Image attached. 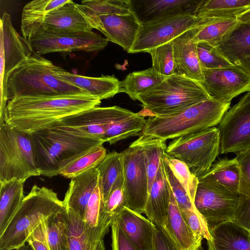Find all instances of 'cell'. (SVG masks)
Masks as SVG:
<instances>
[{"label":"cell","mask_w":250,"mask_h":250,"mask_svg":"<svg viewBox=\"0 0 250 250\" xmlns=\"http://www.w3.org/2000/svg\"><path fill=\"white\" fill-rule=\"evenodd\" d=\"M65 210L63 201L52 189L33 186L0 236V250H19L43 221Z\"/></svg>","instance_id":"277c9868"},{"label":"cell","mask_w":250,"mask_h":250,"mask_svg":"<svg viewBox=\"0 0 250 250\" xmlns=\"http://www.w3.org/2000/svg\"><path fill=\"white\" fill-rule=\"evenodd\" d=\"M55 66L34 53L9 74L8 100L18 97L92 96L57 76Z\"/></svg>","instance_id":"3957f363"},{"label":"cell","mask_w":250,"mask_h":250,"mask_svg":"<svg viewBox=\"0 0 250 250\" xmlns=\"http://www.w3.org/2000/svg\"><path fill=\"white\" fill-rule=\"evenodd\" d=\"M101 103V100L92 96L15 98L7 102L4 122L31 134Z\"/></svg>","instance_id":"6da1fadb"},{"label":"cell","mask_w":250,"mask_h":250,"mask_svg":"<svg viewBox=\"0 0 250 250\" xmlns=\"http://www.w3.org/2000/svg\"><path fill=\"white\" fill-rule=\"evenodd\" d=\"M220 151V132L214 126L173 139L166 152L184 162L198 179L209 170Z\"/></svg>","instance_id":"ba28073f"},{"label":"cell","mask_w":250,"mask_h":250,"mask_svg":"<svg viewBox=\"0 0 250 250\" xmlns=\"http://www.w3.org/2000/svg\"><path fill=\"white\" fill-rule=\"evenodd\" d=\"M197 51L202 68L214 69L233 65L220 53L216 46L208 42H198Z\"/></svg>","instance_id":"f6af8a7d"},{"label":"cell","mask_w":250,"mask_h":250,"mask_svg":"<svg viewBox=\"0 0 250 250\" xmlns=\"http://www.w3.org/2000/svg\"><path fill=\"white\" fill-rule=\"evenodd\" d=\"M118 218L124 233L138 250H153L154 224L127 207Z\"/></svg>","instance_id":"7402d4cb"},{"label":"cell","mask_w":250,"mask_h":250,"mask_svg":"<svg viewBox=\"0 0 250 250\" xmlns=\"http://www.w3.org/2000/svg\"><path fill=\"white\" fill-rule=\"evenodd\" d=\"M65 210L53 214L45 219L50 250H68Z\"/></svg>","instance_id":"b9f144b4"},{"label":"cell","mask_w":250,"mask_h":250,"mask_svg":"<svg viewBox=\"0 0 250 250\" xmlns=\"http://www.w3.org/2000/svg\"><path fill=\"white\" fill-rule=\"evenodd\" d=\"M93 250H106L103 239L98 241L95 245Z\"/></svg>","instance_id":"11a10c76"},{"label":"cell","mask_w":250,"mask_h":250,"mask_svg":"<svg viewBox=\"0 0 250 250\" xmlns=\"http://www.w3.org/2000/svg\"><path fill=\"white\" fill-rule=\"evenodd\" d=\"M230 104L209 98L173 115L150 117L141 134L166 141L199 132L218 125Z\"/></svg>","instance_id":"5b68a950"},{"label":"cell","mask_w":250,"mask_h":250,"mask_svg":"<svg viewBox=\"0 0 250 250\" xmlns=\"http://www.w3.org/2000/svg\"><path fill=\"white\" fill-rule=\"evenodd\" d=\"M133 113L116 105L109 107L98 106L67 117L60 123L77 128L104 142L105 133L113 123Z\"/></svg>","instance_id":"2e32d148"},{"label":"cell","mask_w":250,"mask_h":250,"mask_svg":"<svg viewBox=\"0 0 250 250\" xmlns=\"http://www.w3.org/2000/svg\"><path fill=\"white\" fill-rule=\"evenodd\" d=\"M154 225L153 250H181L164 228Z\"/></svg>","instance_id":"f907efd6"},{"label":"cell","mask_w":250,"mask_h":250,"mask_svg":"<svg viewBox=\"0 0 250 250\" xmlns=\"http://www.w3.org/2000/svg\"><path fill=\"white\" fill-rule=\"evenodd\" d=\"M69 0H34L27 3L23 8L21 32L28 40L41 32L46 14L51 10L66 3Z\"/></svg>","instance_id":"f1b7e54d"},{"label":"cell","mask_w":250,"mask_h":250,"mask_svg":"<svg viewBox=\"0 0 250 250\" xmlns=\"http://www.w3.org/2000/svg\"><path fill=\"white\" fill-rule=\"evenodd\" d=\"M164 228L181 250H196L201 245L202 240L197 237L187 224L171 188L167 221Z\"/></svg>","instance_id":"83f0119b"},{"label":"cell","mask_w":250,"mask_h":250,"mask_svg":"<svg viewBox=\"0 0 250 250\" xmlns=\"http://www.w3.org/2000/svg\"><path fill=\"white\" fill-rule=\"evenodd\" d=\"M164 161L167 177L180 210L196 209L187 192L174 175L167 163L164 159Z\"/></svg>","instance_id":"bcb514c9"},{"label":"cell","mask_w":250,"mask_h":250,"mask_svg":"<svg viewBox=\"0 0 250 250\" xmlns=\"http://www.w3.org/2000/svg\"><path fill=\"white\" fill-rule=\"evenodd\" d=\"M152 59V67L158 73L169 77L175 74L172 41L148 50Z\"/></svg>","instance_id":"ee69618b"},{"label":"cell","mask_w":250,"mask_h":250,"mask_svg":"<svg viewBox=\"0 0 250 250\" xmlns=\"http://www.w3.org/2000/svg\"><path fill=\"white\" fill-rule=\"evenodd\" d=\"M107 154L103 145L96 146L67 166L60 175L67 178L77 176L86 171L96 167Z\"/></svg>","instance_id":"60d3db41"},{"label":"cell","mask_w":250,"mask_h":250,"mask_svg":"<svg viewBox=\"0 0 250 250\" xmlns=\"http://www.w3.org/2000/svg\"><path fill=\"white\" fill-rule=\"evenodd\" d=\"M28 41L34 53L39 55L55 52H97L108 43L106 38L93 31H44Z\"/></svg>","instance_id":"7c38bea8"},{"label":"cell","mask_w":250,"mask_h":250,"mask_svg":"<svg viewBox=\"0 0 250 250\" xmlns=\"http://www.w3.org/2000/svg\"><path fill=\"white\" fill-rule=\"evenodd\" d=\"M196 250H204V249L202 246V245H201Z\"/></svg>","instance_id":"6f0895ef"},{"label":"cell","mask_w":250,"mask_h":250,"mask_svg":"<svg viewBox=\"0 0 250 250\" xmlns=\"http://www.w3.org/2000/svg\"><path fill=\"white\" fill-rule=\"evenodd\" d=\"M99 172V183L104 201L111 192L124 187V171L122 153L113 151L96 167Z\"/></svg>","instance_id":"f546056e"},{"label":"cell","mask_w":250,"mask_h":250,"mask_svg":"<svg viewBox=\"0 0 250 250\" xmlns=\"http://www.w3.org/2000/svg\"><path fill=\"white\" fill-rule=\"evenodd\" d=\"M40 175L31 134L6 123L0 126V182L13 179L25 182Z\"/></svg>","instance_id":"52a82bcc"},{"label":"cell","mask_w":250,"mask_h":250,"mask_svg":"<svg viewBox=\"0 0 250 250\" xmlns=\"http://www.w3.org/2000/svg\"><path fill=\"white\" fill-rule=\"evenodd\" d=\"M210 98L201 83L185 76L174 74L137 98L143 105L145 117L173 115Z\"/></svg>","instance_id":"8992f818"},{"label":"cell","mask_w":250,"mask_h":250,"mask_svg":"<svg viewBox=\"0 0 250 250\" xmlns=\"http://www.w3.org/2000/svg\"><path fill=\"white\" fill-rule=\"evenodd\" d=\"M31 134L39 171L49 178L60 175L67 166L104 143L60 122Z\"/></svg>","instance_id":"7a4b0ae2"},{"label":"cell","mask_w":250,"mask_h":250,"mask_svg":"<svg viewBox=\"0 0 250 250\" xmlns=\"http://www.w3.org/2000/svg\"><path fill=\"white\" fill-rule=\"evenodd\" d=\"M126 206L142 214L148 197V172L144 149L138 139L122 152Z\"/></svg>","instance_id":"8fae6325"},{"label":"cell","mask_w":250,"mask_h":250,"mask_svg":"<svg viewBox=\"0 0 250 250\" xmlns=\"http://www.w3.org/2000/svg\"><path fill=\"white\" fill-rule=\"evenodd\" d=\"M54 71L62 80L77 86L99 100L111 98L119 93L120 81L114 76L90 77L70 73L55 66Z\"/></svg>","instance_id":"d4e9b609"},{"label":"cell","mask_w":250,"mask_h":250,"mask_svg":"<svg viewBox=\"0 0 250 250\" xmlns=\"http://www.w3.org/2000/svg\"><path fill=\"white\" fill-rule=\"evenodd\" d=\"M250 9V0H204L195 16L199 18H237Z\"/></svg>","instance_id":"836d02e7"},{"label":"cell","mask_w":250,"mask_h":250,"mask_svg":"<svg viewBox=\"0 0 250 250\" xmlns=\"http://www.w3.org/2000/svg\"><path fill=\"white\" fill-rule=\"evenodd\" d=\"M138 140L144 149L146 158L149 192L157 175L161 159L166 151V141L144 135Z\"/></svg>","instance_id":"ab89813d"},{"label":"cell","mask_w":250,"mask_h":250,"mask_svg":"<svg viewBox=\"0 0 250 250\" xmlns=\"http://www.w3.org/2000/svg\"><path fill=\"white\" fill-rule=\"evenodd\" d=\"M98 182L99 172L96 167L72 178L63 200L65 209L83 218L88 201Z\"/></svg>","instance_id":"44dd1931"},{"label":"cell","mask_w":250,"mask_h":250,"mask_svg":"<svg viewBox=\"0 0 250 250\" xmlns=\"http://www.w3.org/2000/svg\"><path fill=\"white\" fill-rule=\"evenodd\" d=\"M24 183L16 179L0 182V236L25 197Z\"/></svg>","instance_id":"1f68e13d"},{"label":"cell","mask_w":250,"mask_h":250,"mask_svg":"<svg viewBox=\"0 0 250 250\" xmlns=\"http://www.w3.org/2000/svg\"><path fill=\"white\" fill-rule=\"evenodd\" d=\"M240 178L238 206L233 221L250 230V149L236 154Z\"/></svg>","instance_id":"4dcf8cb0"},{"label":"cell","mask_w":250,"mask_h":250,"mask_svg":"<svg viewBox=\"0 0 250 250\" xmlns=\"http://www.w3.org/2000/svg\"><path fill=\"white\" fill-rule=\"evenodd\" d=\"M239 22L237 18H212L200 27L193 40L197 43L204 42L216 46Z\"/></svg>","instance_id":"f35d334b"},{"label":"cell","mask_w":250,"mask_h":250,"mask_svg":"<svg viewBox=\"0 0 250 250\" xmlns=\"http://www.w3.org/2000/svg\"><path fill=\"white\" fill-rule=\"evenodd\" d=\"M212 19L185 14L141 22L135 41L128 53L146 52L172 41L191 29L207 23Z\"/></svg>","instance_id":"9c48e42d"},{"label":"cell","mask_w":250,"mask_h":250,"mask_svg":"<svg viewBox=\"0 0 250 250\" xmlns=\"http://www.w3.org/2000/svg\"><path fill=\"white\" fill-rule=\"evenodd\" d=\"M233 65L250 56V22H240L216 46Z\"/></svg>","instance_id":"4316f807"},{"label":"cell","mask_w":250,"mask_h":250,"mask_svg":"<svg viewBox=\"0 0 250 250\" xmlns=\"http://www.w3.org/2000/svg\"><path fill=\"white\" fill-rule=\"evenodd\" d=\"M111 228L112 250H138L124 233L118 217L113 220Z\"/></svg>","instance_id":"681fc988"},{"label":"cell","mask_w":250,"mask_h":250,"mask_svg":"<svg viewBox=\"0 0 250 250\" xmlns=\"http://www.w3.org/2000/svg\"><path fill=\"white\" fill-rule=\"evenodd\" d=\"M126 206V199L124 187L113 190L104 201L106 213L114 220Z\"/></svg>","instance_id":"c3c4849f"},{"label":"cell","mask_w":250,"mask_h":250,"mask_svg":"<svg viewBox=\"0 0 250 250\" xmlns=\"http://www.w3.org/2000/svg\"><path fill=\"white\" fill-rule=\"evenodd\" d=\"M202 25L191 29L172 40L175 74L185 76L200 83L204 78L198 57L197 43L193 38Z\"/></svg>","instance_id":"ac0fdd59"},{"label":"cell","mask_w":250,"mask_h":250,"mask_svg":"<svg viewBox=\"0 0 250 250\" xmlns=\"http://www.w3.org/2000/svg\"><path fill=\"white\" fill-rule=\"evenodd\" d=\"M0 50L4 59V74L0 80V121L4 119L8 101L7 79L9 74L34 53L27 40L19 34L13 27L10 16L4 12L0 20Z\"/></svg>","instance_id":"5bb4252c"},{"label":"cell","mask_w":250,"mask_h":250,"mask_svg":"<svg viewBox=\"0 0 250 250\" xmlns=\"http://www.w3.org/2000/svg\"><path fill=\"white\" fill-rule=\"evenodd\" d=\"M203 176L209 178L227 190L238 194L240 170L235 158L232 159L224 158L217 161Z\"/></svg>","instance_id":"e575fe53"},{"label":"cell","mask_w":250,"mask_h":250,"mask_svg":"<svg viewBox=\"0 0 250 250\" xmlns=\"http://www.w3.org/2000/svg\"><path fill=\"white\" fill-rule=\"evenodd\" d=\"M180 211L187 224L197 237L201 240L206 239L207 241L211 240L208 224L197 209H188Z\"/></svg>","instance_id":"7dc6e473"},{"label":"cell","mask_w":250,"mask_h":250,"mask_svg":"<svg viewBox=\"0 0 250 250\" xmlns=\"http://www.w3.org/2000/svg\"><path fill=\"white\" fill-rule=\"evenodd\" d=\"M248 92H249V93H250V87H249V90H248Z\"/></svg>","instance_id":"680465c9"},{"label":"cell","mask_w":250,"mask_h":250,"mask_svg":"<svg viewBox=\"0 0 250 250\" xmlns=\"http://www.w3.org/2000/svg\"><path fill=\"white\" fill-rule=\"evenodd\" d=\"M237 19L240 22H250V9L239 16Z\"/></svg>","instance_id":"db71d44e"},{"label":"cell","mask_w":250,"mask_h":250,"mask_svg":"<svg viewBox=\"0 0 250 250\" xmlns=\"http://www.w3.org/2000/svg\"><path fill=\"white\" fill-rule=\"evenodd\" d=\"M237 66L250 76V56L240 61Z\"/></svg>","instance_id":"f5cc1de1"},{"label":"cell","mask_w":250,"mask_h":250,"mask_svg":"<svg viewBox=\"0 0 250 250\" xmlns=\"http://www.w3.org/2000/svg\"><path fill=\"white\" fill-rule=\"evenodd\" d=\"M145 117L139 112L114 122L109 127L104 141L110 145L135 136L143 130L146 125Z\"/></svg>","instance_id":"74e56055"},{"label":"cell","mask_w":250,"mask_h":250,"mask_svg":"<svg viewBox=\"0 0 250 250\" xmlns=\"http://www.w3.org/2000/svg\"><path fill=\"white\" fill-rule=\"evenodd\" d=\"M204 0H134L133 11L141 22L196 12Z\"/></svg>","instance_id":"d6986e66"},{"label":"cell","mask_w":250,"mask_h":250,"mask_svg":"<svg viewBox=\"0 0 250 250\" xmlns=\"http://www.w3.org/2000/svg\"><path fill=\"white\" fill-rule=\"evenodd\" d=\"M202 70L204 80L201 84L210 98L219 102L230 103L250 86V76L237 65Z\"/></svg>","instance_id":"9a60e30c"},{"label":"cell","mask_w":250,"mask_h":250,"mask_svg":"<svg viewBox=\"0 0 250 250\" xmlns=\"http://www.w3.org/2000/svg\"><path fill=\"white\" fill-rule=\"evenodd\" d=\"M164 159L193 203L198 183V178L191 173L188 166L183 161L170 156L166 152L164 155Z\"/></svg>","instance_id":"7bdbcfd3"},{"label":"cell","mask_w":250,"mask_h":250,"mask_svg":"<svg viewBox=\"0 0 250 250\" xmlns=\"http://www.w3.org/2000/svg\"><path fill=\"white\" fill-rule=\"evenodd\" d=\"M218 128L221 154L250 149V93L248 92L224 115Z\"/></svg>","instance_id":"4fadbf2b"},{"label":"cell","mask_w":250,"mask_h":250,"mask_svg":"<svg viewBox=\"0 0 250 250\" xmlns=\"http://www.w3.org/2000/svg\"><path fill=\"white\" fill-rule=\"evenodd\" d=\"M77 6L84 18L103 15H126L133 12L131 0H85Z\"/></svg>","instance_id":"d590c367"},{"label":"cell","mask_w":250,"mask_h":250,"mask_svg":"<svg viewBox=\"0 0 250 250\" xmlns=\"http://www.w3.org/2000/svg\"><path fill=\"white\" fill-rule=\"evenodd\" d=\"M26 242L34 250H50L47 239L45 220L29 234Z\"/></svg>","instance_id":"816d5d0a"},{"label":"cell","mask_w":250,"mask_h":250,"mask_svg":"<svg viewBox=\"0 0 250 250\" xmlns=\"http://www.w3.org/2000/svg\"><path fill=\"white\" fill-rule=\"evenodd\" d=\"M65 216L68 250H93L95 245L91 242L83 218L68 209Z\"/></svg>","instance_id":"8d00e7d4"},{"label":"cell","mask_w":250,"mask_h":250,"mask_svg":"<svg viewBox=\"0 0 250 250\" xmlns=\"http://www.w3.org/2000/svg\"><path fill=\"white\" fill-rule=\"evenodd\" d=\"M83 220L91 242L94 245L103 239L111 226L113 220L105 211L99 182L90 197Z\"/></svg>","instance_id":"484cf974"},{"label":"cell","mask_w":250,"mask_h":250,"mask_svg":"<svg viewBox=\"0 0 250 250\" xmlns=\"http://www.w3.org/2000/svg\"><path fill=\"white\" fill-rule=\"evenodd\" d=\"M85 19L92 29L99 30L108 42L117 44L128 53L133 44L141 24L133 11L126 15H103Z\"/></svg>","instance_id":"e0dca14e"},{"label":"cell","mask_w":250,"mask_h":250,"mask_svg":"<svg viewBox=\"0 0 250 250\" xmlns=\"http://www.w3.org/2000/svg\"><path fill=\"white\" fill-rule=\"evenodd\" d=\"M208 250H209V249H208Z\"/></svg>","instance_id":"91938a15"},{"label":"cell","mask_w":250,"mask_h":250,"mask_svg":"<svg viewBox=\"0 0 250 250\" xmlns=\"http://www.w3.org/2000/svg\"><path fill=\"white\" fill-rule=\"evenodd\" d=\"M211 239L207 241L211 250H250V230L230 221L209 229Z\"/></svg>","instance_id":"cb8c5ba5"},{"label":"cell","mask_w":250,"mask_h":250,"mask_svg":"<svg viewBox=\"0 0 250 250\" xmlns=\"http://www.w3.org/2000/svg\"><path fill=\"white\" fill-rule=\"evenodd\" d=\"M167 77L162 75L152 67L129 73L125 79L120 81L119 93H126L133 100L151 90L163 82Z\"/></svg>","instance_id":"d6a6232c"},{"label":"cell","mask_w":250,"mask_h":250,"mask_svg":"<svg viewBox=\"0 0 250 250\" xmlns=\"http://www.w3.org/2000/svg\"><path fill=\"white\" fill-rule=\"evenodd\" d=\"M170 192V188L165 172L163 155L155 179L148 192L144 212L153 224L163 228H165L167 221Z\"/></svg>","instance_id":"ffe728a7"},{"label":"cell","mask_w":250,"mask_h":250,"mask_svg":"<svg viewBox=\"0 0 250 250\" xmlns=\"http://www.w3.org/2000/svg\"><path fill=\"white\" fill-rule=\"evenodd\" d=\"M44 31L91 32L92 29L81 13L76 3L69 0L46 14L42 32Z\"/></svg>","instance_id":"603a6c76"},{"label":"cell","mask_w":250,"mask_h":250,"mask_svg":"<svg viewBox=\"0 0 250 250\" xmlns=\"http://www.w3.org/2000/svg\"><path fill=\"white\" fill-rule=\"evenodd\" d=\"M19 250H34L29 245H25Z\"/></svg>","instance_id":"9f6ffc18"},{"label":"cell","mask_w":250,"mask_h":250,"mask_svg":"<svg viewBox=\"0 0 250 250\" xmlns=\"http://www.w3.org/2000/svg\"><path fill=\"white\" fill-rule=\"evenodd\" d=\"M239 199V194L230 191L203 176L198 179L193 204L209 229L224 222L233 221Z\"/></svg>","instance_id":"30bf717a"}]
</instances>
